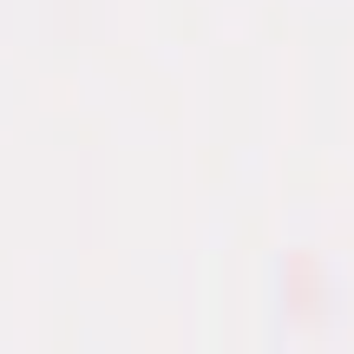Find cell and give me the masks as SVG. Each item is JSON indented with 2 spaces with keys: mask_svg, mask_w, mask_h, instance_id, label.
Returning a JSON list of instances; mask_svg holds the SVG:
<instances>
[]
</instances>
